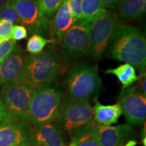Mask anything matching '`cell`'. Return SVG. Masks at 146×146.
Returning <instances> with one entry per match:
<instances>
[{
    "instance_id": "6da1fadb",
    "label": "cell",
    "mask_w": 146,
    "mask_h": 146,
    "mask_svg": "<svg viewBox=\"0 0 146 146\" xmlns=\"http://www.w3.org/2000/svg\"><path fill=\"white\" fill-rule=\"evenodd\" d=\"M108 46L110 57L131 64L142 74L146 65V39L138 29L121 25Z\"/></svg>"
},
{
    "instance_id": "7a4b0ae2",
    "label": "cell",
    "mask_w": 146,
    "mask_h": 146,
    "mask_svg": "<svg viewBox=\"0 0 146 146\" xmlns=\"http://www.w3.org/2000/svg\"><path fill=\"white\" fill-rule=\"evenodd\" d=\"M62 93L50 85L35 87L28 108V118L35 127L57 120Z\"/></svg>"
},
{
    "instance_id": "3957f363",
    "label": "cell",
    "mask_w": 146,
    "mask_h": 146,
    "mask_svg": "<svg viewBox=\"0 0 146 146\" xmlns=\"http://www.w3.org/2000/svg\"><path fill=\"white\" fill-rule=\"evenodd\" d=\"M69 97L89 100L100 91L101 79L96 66L82 64L69 71L65 78Z\"/></svg>"
},
{
    "instance_id": "277c9868",
    "label": "cell",
    "mask_w": 146,
    "mask_h": 146,
    "mask_svg": "<svg viewBox=\"0 0 146 146\" xmlns=\"http://www.w3.org/2000/svg\"><path fill=\"white\" fill-rule=\"evenodd\" d=\"M59 60L52 50L37 55H30L25 60L26 81L34 88L47 85L58 76Z\"/></svg>"
},
{
    "instance_id": "5b68a950",
    "label": "cell",
    "mask_w": 146,
    "mask_h": 146,
    "mask_svg": "<svg viewBox=\"0 0 146 146\" xmlns=\"http://www.w3.org/2000/svg\"><path fill=\"white\" fill-rule=\"evenodd\" d=\"M57 120L71 134L94 121L93 107L88 100L64 98L60 104Z\"/></svg>"
},
{
    "instance_id": "8992f818",
    "label": "cell",
    "mask_w": 146,
    "mask_h": 146,
    "mask_svg": "<svg viewBox=\"0 0 146 146\" xmlns=\"http://www.w3.org/2000/svg\"><path fill=\"white\" fill-rule=\"evenodd\" d=\"M120 25L118 14L108 9L91 23L90 53L93 57L99 58L103 55Z\"/></svg>"
},
{
    "instance_id": "52a82bcc",
    "label": "cell",
    "mask_w": 146,
    "mask_h": 146,
    "mask_svg": "<svg viewBox=\"0 0 146 146\" xmlns=\"http://www.w3.org/2000/svg\"><path fill=\"white\" fill-rule=\"evenodd\" d=\"M33 127L27 120L6 113L0 123V146H33L35 129Z\"/></svg>"
},
{
    "instance_id": "ba28073f",
    "label": "cell",
    "mask_w": 146,
    "mask_h": 146,
    "mask_svg": "<svg viewBox=\"0 0 146 146\" xmlns=\"http://www.w3.org/2000/svg\"><path fill=\"white\" fill-rule=\"evenodd\" d=\"M34 89L27 81L3 86L1 94L7 113L29 122L28 108Z\"/></svg>"
},
{
    "instance_id": "9c48e42d",
    "label": "cell",
    "mask_w": 146,
    "mask_h": 146,
    "mask_svg": "<svg viewBox=\"0 0 146 146\" xmlns=\"http://www.w3.org/2000/svg\"><path fill=\"white\" fill-rule=\"evenodd\" d=\"M118 104L129 125H139L145 120L146 97L140 94L135 86L123 88Z\"/></svg>"
},
{
    "instance_id": "30bf717a",
    "label": "cell",
    "mask_w": 146,
    "mask_h": 146,
    "mask_svg": "<svg viewBox=\"0 0 146 146\" xmlns=\"http://www.w3.org/2000/svg\"><path fill=\"white\" fill-rule=\"evenodd\" d=\"M66 54L71 57H81L90 52L91 24L80 23L72 25L62 39Z\"/></svg>"
},
{
    "instance_id": "8fae6325",
    "label": "cell",
    "mask_w": 146,
    "mask_h": 146,
    "mask_svg": "<svg viewBox=\"0 0 146 146\" xmlns=\"http://www.w3.org/2000/svg\"><path fill=\"white\" fill-rule=\"evenodd\" d=\"M21 51L14 49L13 52L0 64V85L26 81L25 60Z\"/></svg>"
},
{
    "instance_id": "7c38bea8",
    "label": "cell",
    "mask_w": 146,
    "mask_h": 146,
    "mask_svg": "<svg viewBox=\"0 0 146 146\" xmlns=\"http://www.w3.org/2000/svg\"><path fill=\"white\" fill-rule=\"evenodd\" d=\"M12 8L19 18L21 23L30 29H41L48 26V21L41 17L37 1L34 0H12Z\"/></svg>"
},
{
    "instance_id": "4fadbf2b",
    "label": "cell",
    "mask_w": 146,
    "mask_h": 146,
    "mask_svg": "<svg viewBox=\"0 0 146 146\" xmlns=\"http://www.w3.org/2000/svg\"><path fill=\"white\" fill-rule=\"evenodd\" d=\"M96 131L100 146H120L132 134L133 127L129 124L114 127L97 124Z\"/></svg>"
},
{
    "instance_id": "5bb4252c",
    "label": "cell",
    "mask_w": 146,
    "mask_h": 146,
    "mask_svg": "<svg viewBox=\"0 0 146 146\" xmlns=\"http://www.w3.org/2000/svg\"><path fill=\"white\" fill-rule=\"evenodd\" d=\"M33 146H64V139L59 126L53 123L35 127Z\"/></svg>"
},
{
    "instance_id": "9a60e30c",
    "label": "cell",
    "mask_w": 146,
    "mask_h": 146,
    "mask_svg": "<svg viewBox=\"0 0 146 146\" xmlns=\"http://www.w3.org/2000/svg\"><path fill=\"white\" fill-rule=\"evenodd\" d=\"M93 111L95 123L106 127L117 123L118 118L123 114L121 108L118 103L113 105H103L97 101Z\"/></svg>"
},
{
    "instance_id": "2e32d148",
    "label": "cell",
    "mask_w": 146,
    "mask_h": 146,
    "mask_svg": "<svg viewBox=\"0 0 146 146\" xmlns=\"http://www.w3.org/2000/svg\"><path fill=\"white\" fill-rule=\"evenodd\" d=\"M74 21L69 8L68 0H64L56 12L54 22L53 31L58 39H62L66 33L74 25Z\"/></svg>"
},
{
    "instance_id": "e0dca14e",
    "label": "cell",
    "mask_w": 146,
    "mask_h": 146,
    "mask_svg": "<svg viewBox=\"0 0 146 146\" xmlns=\"http://www.w3.org/2000/svg\"><path fill=\"white\" fill-rule=\"evenodd\" d=\"M146 0H121L118 5V16L123 21H131L145 12Z\"/></svg>"
},
{
    "instance_id": "ac0fdd59",
    "label": "cell",
    "mask_w": 146,
    "mask_h": 146,
    "mask_svg": "<svg viewBox=\"0 0 146 146\" xmlns=\"http://www.w3.org/2000/svg\"><path fill=\"white\" fill-rule=\"evenodd\" d=\"M95 121L71 133L72 142L75 146H100Z\"/></svg>"
},
{
    "instance_id": "d6986e66",
    "label": "cell",
    "mask_w": 146,
    "mask_h": 146,
    "mask_svg": "<svg viewBox=\"0 0 146 146\" xmlns=\"http://www.w3.org/2000/svg\"><path fill=\"white\" fill-rule=\"evenodd\" d=\"M105 73L116 76L123 85V88L132 86L139 78L137 75L135 68L131 64L126 63L119 65L116 68L108 69L105 71Z\"/></svg>"
},
{
    "instance_id": "ffe728a7",
    "label": "cell",
    "mask_w": 146,
    "mask_h": 146,
    "mask_svg": "<svg viewBox=\"0 0 146 146\" xmlns=\"http://www.w3.org/2000/svg\"><path fill=\"white\" fill-rule=\"evenodd\" d=\"M105 10L102 0H82V24H91Z\"/></svg>"
},
{
    "instance_id": "44dd1931",
    "label": "cell",
    "mask_w": 146,
    "mask_h": 146,
    "mask_svg": "<svg viewBox=\"0 0 146 146\" xmlns=\"http://www.w3.org/2000/svg\"><path fill=\"white\" fill-rule=\"evenodd\" d=\"M64 0H38V7L41 17L48 21L56 13Z\"/></svg>"
},
{
    "instance_id": "7402d4cb",
    "label": "cell",
    "mask_w": 146,
    "mask_h": 146,
    "mask_svg": "<svg viewBox=\"0 0 146 146\" xmlns=\"http://www.w3.org/2000/svg\"><path fill=\"white\" fill-rule=\"evenodd\" d=\"M52 42V39H47L39 35L34 34L27 41V51L31 55L39 54L43 52L45 47Z\"/></svg>"
},
{
    "instance_id": "603a6c76",
    "label": "cell",
    "mask_w": 146,
    "mask_h": 146,
    "mask_svg": "<svg viewBox=\"0 0 146 146\" xmlns=\"http://www.w3.org/2000/svg\"><path fill=\"white\" fill-rule=\"evenodd\" d=\"M0 19L8 21L9 23H12V25L14 24L18 25V24L21 23V21H20L15 10L12 8L11 3L0 12Z\"/></svg>"
},
{
    "instance_id": "cb8c5ba5",
    "label": "cell",
    "mask_w": 146,
    "mask_h": 146,
    "mask_svg": "<svg viewBox=\"0 0 146 146\" xmlns=\"http://www.w3.org/2000/svg\"><path fill=\"white\" fill-rule=\"evenodd\" d=\"M16 48V41L9 39L0 43V64L13 52Z\"/></svg>"
},
{
    "instance_id": "d4e9b609",
    "label": "cell",
    "mask_w": 146,
    "mask_h": 146,
    "mask_svg": "<svg viewBox=\"0 0 146 146\" xmlns=\"http://www.w3.org/2000/svg\"><path fill=\"white\" fill-rule=\"evenodd\" d=\"M69 8L74 23H78L82 18V0H68Z\"/></svg>"
},
{
    "instance_id": "484cf974",
    "label": "cell",
    "mask_w": 146,
    "mask_h": 146,
    "mask_svg": "<svg viewBox=\"0 0 146 146\" xmlns=\"http://www.w3.org/2000/svg\"><path fill=\"white\" fill-rule=\"evenodd\" d=\"M13 26L12 23L0 19V43L11 39Z\"/></svg>"
},
{
    "instance_id": "4316f807",
    "label": "cell",
    "mask_w": 146,
    "mask_h": 146,
    "mask_svg": "<svg viewBox=\"0 0 146 146\" xmlns=\"http://www.w3.org/2000/svg\"><path fill=\"white\" fill-rule=\"evenodd\" d=\"M27 36H28V33H27V30L25 27L19 25L13 26L12 35H11V39L14 41H21V40L26 39Z\"/></svg>"
},
{
    "instance_id": "83f0119b",
    "label": "cell",
    "mask_w": 146,
    "mask_h": 146,
    "mask_svg": "<svg viewBox=\"0 0 146 146\" xmlns=\"http://www.w3.org/2000/svg\"><path fill=\"white\" fill-rule=\"evenodd\" d=\"M138 83L136 86L137 90L140 94L143 95V96L146 97V77H145V73H142L141 75L139 76V78L138 79Z\"/></svg>"
},
{
    "instance_id": "f1b7e54d",
    "label": "cell",
    "mask_w": 146,
    "mask_h": 146,
    "mask_svg": "<svg viewBox=\"0 0 146 146\" xmlns=\"http://www.w3.org/2000/svg\"><path fill=\"white\" fill-rule=\"evenodd\" d=\"M121 0H102L104 7L105 8L114 10L118 7Z\"/></svg>"
},
{
    "instance_id": "f546056e",
    "label": "cell",
    "mask_w": 146,
    "mask_h": 146,
    "mask_svg": "<svg viewBox=\"0 0 146 146\" xmlns=\"http://www.w3.org/2000/svg\"><path fill=\"white\" fill-rule=\"evenodd\" d=\"M7 113L6 108L5 106L3 100L0 98V123L2 121Z\"/></svg>"
},
{
    "instance_id": "4dcf8cb0",
    "label": "cell",
    "mask_w": 146,
    "mask_h": 146,
    "mask_svg": "<svg viewBox=\"0 0 146 146\" xmlns=\"http://www.w3.org/2000/svg\"><path fill=\"white\" fill-rule=\"evenodd\" d=\"M11 2L12 0H0V12L10 5Z\"/></svg>"
},
{
    "instance_id": "1f68e13d",
    "label": "cell",
    "mask_w": 146,
    "mask_h": 146,
    "mask_svg": "<svg viewBox=\"0 0 146 146\" xmlns=\"http://www.w3.org/2000/svg\"><path fill=\"white\" fill-rule=\"evenodd\" d=\"M137 144V142L136 141H134V140H131V141H129L127 143H126L124 146H135Z\"/></svg>"
},
{
    "instance_id": "d6a6232c",
    "label": "cell",
    "mask_w": 146,
    "mask_h": 146,
    "mask_svg": "<svg viewBox=\"0 0 146 146\" xmlns=\"http://www.w3.org/2000/svg\"><path fill=\"white\" fill-rule=\"evenodd\" d=\"M12 146H30V145H12Z\"/></svg>"
},
{
    "instance_id": "836d02e7",
    "label": "cell",
    "mask_w": 146,
    "mask_h": 146,
    "mask_svg": "<svg viewBox=\"0 0 146 146\" xmlns=\"http://www.w3.org/2000/svg\"><path fill=\"white\" fill-rule=\"evenodd\" d=\"M66 146H75V145H74V144H73L72 143H71L70 144V145H66Z\"/></svg>"
},
{
    "instance_id": "e575fe53",
    "label": "cell",
    "mask_w": 146,
    "mask_h": 146,
    "mask_svg": "<svg viewBox=\"0 0 146 146\" xmlns=\"http://www.w3.org/2000/svg\"><path fill=\"white\" fill-rule=\"evenodd\" d=\"M34 1H38V0H34Z\"/></svg>"
}]
</instances>
